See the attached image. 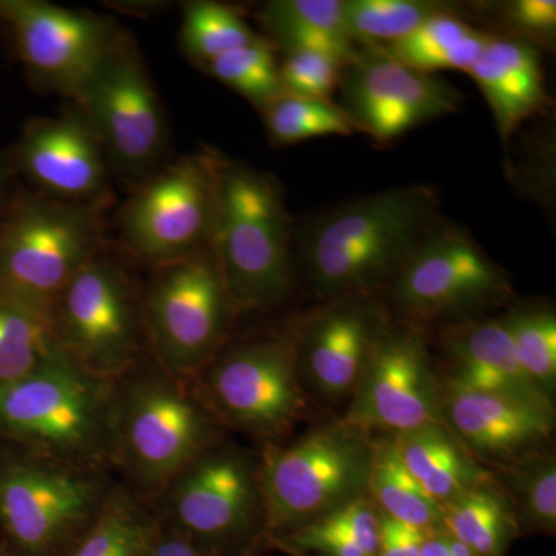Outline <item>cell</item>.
<instances>
[{
	"label": "cell",
	"instance_id": "6da1fadb",
	"mask_svg": "<svg viewBox=\"0 0 556 556\" xmlns=\"http://www.w3.org/2000/svg\"><path fill=\"white\" fill-rule=\"evenodd\" d=\"M433 190L365 197L314 222L302 240L311 285L325 299L365 298L394 278L434 229Z\"/></svg>",
	"mask_w": 556,
	"mask_h": 556
},
{
	"label": "cell",
	"instance_id": "7a4b0ae2",
	"mask_svg": "<svg viewBox=\"0 0 556 556\" xmlns=\"http://www.w3.org/2000/svg\"><path fill=\"white\" fill-rule=\"evenodd\" d=\"M115 409V380L58 350L31 375L0 386V444L113 473Z\"/></svg>",
	"mask_w": 556,
	"mask_h": 556
},
{
	"label": "cell",
	"instance_id": "3957f363",
	"mask_svg": "<svg viewBox=\"0 0 556 556\" xmlns=\"http://www.w3.org/2000/svg\"><path fill=\"white\" fill-rule=\"evenodd\" d=\"M115 382L113 473L152 504L182 468L223 439V427L189 379L152 358Z\"/></svg>",
	"mask_w": 556,
	"mask_h": 556
},
{
	"label": "cell",
	"instance_id": "277c9868",
	"mask_svg": "<svg viewBox=\"0 0 556 556\" xmlns=\"http://www.w3.org/2000/svg\"><path fill=\"white\" fill-rule=\"evenodd\" d=\"M211 251L237 313H266L294 287L291 225L276 178L223 156Z\"/></svg>",
	"mask_w": 556,
	"mask_h": 556
},
{
	"label": "cell",
	"instance_id": "5b68a950",
	"mask_svg": "<svg viewBox=\"0 0 556 556\" xmlns=\"http://www.w3.org/2000/svg\"><path fill=\"white\" fill-rule=\"evenodd\" d=\"M105 204H73L17 182L0 217V294L50 320L72 278L110 243Z\"/></svg>",
	"mask_w": 556,
	"mask_h": 556
},
{
	"label": "cell",
	"instance_id": "8992f818",
	"mask_svg": "<svg viewBox=\"0 0 556 556\" xmlns=\"http://www.w3.org/2000/svg\"><path fill=\"white\" fill-rule=\"evenodd\" d=\"M115 475L0 444V541L16 556H65L101 514Z\"/></svg>",
	"mask_w": 556,
	"mask_h": 556
},
{
	"label": "cell",
	"instance_id": "52a82bcc",
	"mask_svg": "<svg viewBox=\"0 0 556 556\" xmlns=\"http://www.w3.org/2000/svg\"><path fill=\"white\" fill-rule=\"evenodd\" d=\"M152 507L161 525L207 556H251L265 544L262 457L219 439L172 479Z\"/></svg>",
	"mask_w": 556,
	"mask_h": 556
},
{
	"label": "cell",
	"instance_id": "ba28073f",
	"mask_svg": "<svg viewBox=\"0 0 556 556\" xmlns=\"http://www.w3.org/2000/svg\"><path fill=\"white\" fill-rule=\"evenodd\" d=\"M58 348L91 375L118 380L148 361L142 281L109 243L61 292L50 313Z\"/></svg>",
	"mask_w": 556,
	"mask_h": 556
},
{
	"label": "cell",
	"instance_id": "9c48e42d",
	"mask_svg": "<svg viewBox=\"0 0 556 556\" xmlns=\"http://www.w3.org/2000/svg\"><path fill=\"white\" fill-rule=\"evenodd\" d=\"M300 372L299 331L291 329L226 343L189 380L223 428L266 447L278 444L308 413Z\"/></svg>",
	"mask_w": 556,
	"mask_h": 556
},
{
	"label": "cell",
	"instance_id": "30bf717a",
	"mask_svg": "<svg viewBox=\"0 0 556 556\" xmlns=\"http://www.w3.org/2000/svg\"><path fill=\"white\" fill-rule=\"evenodd\" d=\"M222 159L201 150L170 160L131 189L115 215L119 254L152 270L211 248Z\"/></svg>",
	"mask_w": 556,
	"mask_h": 556
},
{
	"label": "cell",
	"instance_id": "8fae6325",
	"mask_svg": "<svg viewBox=\"0 0 556 556\" xmlns=\"http://www.w3.org/2000/svg\"><path fill=\"white\" fill-rule=\"evenodd\" d=\"M265 544L367 493L371 441L342 422L262 453Z\"/></svg>",
	"mask_w": 556,
	"mask_h": 556
},
{
	"label": "cell",
	"instance_id": "7c38bea8",
	"mask_svg": "<svg viewBox=\"0 0 556 556\" xmlns=\"http://www.w3.org/2000/svg\"><path fill=\"white\" fill-rule=\"evenodd\" d=\"M237 317L211 248L142 281L149 357L177 378L192 379L217 356Z\"/></svg>",
	"mask_w": 556,
	"mask_h": 556
},
{
	"label": "cell",
	"instance_id": "4fadbf2b",
	"mask_svg": "<svg viewBox=\"0 0 556 556\" xmlns=\"http://www.w3.org/2000/svg\"><path fill=\"white\" fill-rule=\"evenodd\" d=\"M73 105L97 135L112 178L127 192L169 163L166 113L129 31Z\"/></svg>",
	"mask_w": 556,
	"mask_h": 556
},
{
	"label": "cell",
	"instance_id": "5bb4252c",
	"mask_svg": "<svg viewBox=\"0 0 556 556\" xmlns=\"http://www.w3.org/2000/svg\"><path fill=\"white\" fill-rule=\"evenodd\" d=\"M0 31L33 89L73 104L127 30L89 11L43 0H0Z\"/></svg>",
	"mask_w": 556,
	"mask_h": 556
},
{
	"label": "cell",
	"instance_id": "9a60e30c",
	"mask_svg": "<svg viewBox=\"0 0 556 556\" xmlns=\"http://www.w3.org/2000/svg\"><path fill=\"white\" fill-rule=\"evenodd\" d=\"M339 422L365 437L372 431L399 434L444 424L441 387L415 332L388 324L380 329L353 402Z\"/></svg>",
	"mask_w": 556,
	"mask_h": 556
},
{
	"label": "cell",
	"instance_id": "2e32d148",
	"mask_svg": "<svg viewBox=\"0 0 556 556\" xmlns=\"http://www.w3.org/2000/svg\"><path fill=\"white\" fill-rule=\"evenodd\" d=\"M503 269L466 232L434 228L391 283L394 305L433 318L493 305L510 295Z\"/></svg>",
	"mask_w": 556,
	"mask_h": 556
},
{
	"label": "cell",
	"instance_id": "e0dca14e",
	"mask_svg": "<svg viewBox=\"0 0 556 556\" xmlns=\"http://www.w3.org/2000/svg\"><path fill=\"white\" fill-rule=\"evenodd\" d=\"M17 182L40 195L73 204L109 206L108 159L76 105L54 118H33L5 150Z\"/></svg>",
	"mask_w": 556,
	"mask_h": 556
},
{
	"label": "cell",
	"instance_id": "ac0fdd59",
	"mask_svg": "<svg viewBox=\"0 0 556 556\" xmlns=\"http://www.w3.org/2000/svg\"><path fill=\"white\" fill-rule=\"evenodd\" d=\"M343 110L379 142H390L460 108V91L430 73L401 64L380 47L358 51L343 70Z\"/></svg>",
	"mask_w": 556,
	"mask_h": 556
},
{
	"label": "cell",
	"instance_id": "d6986e66",
	"mask_svg": "<svg viewBox=\"0 0 556 556\" xmlns=\"http://www.w3.org/2000/svg\"><path fill=\"white\" fill-rule=\"evenodd\" d=\"M441 412L467 452L489 459L514 460L535 452L554 431V413L452 378L441 387Z\"/></svg>",
	"mask_w": 556,
	"mask_h": 556
},
{
	"label": "cell",
	"instance_id": "ffe728a7",
	"mask_svg": "<svg viewBox=\"0 0 556 556\" xmlns=\"http://www.w3.org/2000/svg\"><path fill=\"white\" fill-rule=\"evenodd\" d=\"M386 324L365 298L340 299L299 331L300 368L329 401L351 396Z\"/></svg>",
	"mask_w": 556,
	"mask_h": 556
},
{
	"label": "cell",
	"instance_id": "44dd1931",
	"mask_svg": "<svg viewBox=\"0 0 556 556\" xmlns=\"http://www.w3.org/2000/svg\"><path fill=\"white\" fill-rule=\"evenodd\" d=\"M450 378L467 387L492 391L554 413L552 399L544 394L519 365L506 318L473 321L450 329Z\"/></svg>",
	"mask_w": 556,
	"mask_h": 556
},
{
	"label": "cell",
	"instance_id": "7402d4cb",
	"mask_svg": "<svg viewBox=\"0 0 556 556\" xmlns=\"http://www.w3.org/2000/svg\"><path fill=\"white\" fill-rule=\"evenodd\" d=\"M468 73L489 102L504 138L546 104L540 58L535 47L522 40L489 35Z\"/></svg>",
	"mask_w": 556,
	"mask_h": 556
},
{
	"label": "cell",
	"instance_id": "603a6c76",
	"mask_svg": "<svg viewBox=\"0 0 556 556\" xmlns=\"http://www.w3.org/2000/svg\"><path fill=\"white\" fill-rule=\"evenodd\" d=\"M391 439L412 477L439 506L468 490L493 484V478L475 463L445 424H431Z\"/></svg>",
	"mask_w": 556,
	"mask_h": 556
},
{
	"label": "cell",
	"instance_id": "cb8c5ba5",
	"mask_svg": "<svg viewBox=\"0 0 556 556\" xmlns=\"http://www.w3.org/2000/svg\"><path fill=\"white\" fill-rule=\"evenodd\" d=\"M258 21L283 51H324L346 64L361 51L348 33L343 0H273Z\"/></svg>",
	"mask_w": 556,
	"mask_h": 556
},
{
	"label": "cell",
	"instance_id": "d4e9b609",
	"mask_svg": "<svg viewBox=\"0 0 556 556\" xmlns=\"http://www.w3.org/2000/svg\"><path fill=\"white\" fill-rule=\"evenodd\" d=\"M380 518L379 508L364 493L270 546L294 555L378 556Z\"/></svg>",
	"mask_w": 556,
	"mask_h": 556
},
{
	"label": "cell",
	"instance_id": "484cf974",
	"mask_svg": "<svg viewBox=\"0 0 556 556\" xmlns=\"http://www.w3.org/2000/svg\"><path fill=\"white\" fill-rule=\"evenodd\" d=\"M367 495L388 518L427 533L444 529L441 506L412 477L393 439L371 441Z\"/></svg>",
	"mask_w": 556,
	"mask_h": 556
},
{
	"label": "cell",
	"instance_id": "4316f807",
	"mask_svg": "<svg viewBox=\"0 0 556 556\" xmlns=\"http://www.w3.org/2000/svg\"><path fill=\"white\" fill-rule=\"evenodd\" d=\"M489 35L471 28L447 10L434 14L404 39L380 47L393 60L422 73L438 70L468 72L484 49Z\"/></svg>",
	"mask_w": 556,
	"mask_h": 556
},
{
	"label": "cell",
	"instance_id": "83f0119b",
	"mask_svg": "<svg viewBox=\"0 0 556 556\" xmlns=\"http://www.w3.org/2000/svg\"><path fill=\"white\" fill-rule=\"evenodd\" d=\"M156 527L152 504L115 479L101 514L65 556H142Z\"/></svg>",
	"mask_w": 556,
	"mask_h": 556
},
{
	"label": "cell",
	"instance_id": "f1b7e54d",
	"mask_svg": "<svg viewBox=\"0 0 556 556\" xmlns=\"http://www.w3.org/2000/svg\"><path fill=\"white\" fill-rule=\"evenodd\" d=\"M441 511L445 532L478 556H503L518 529L514 508L493 484L468 490Z\"/></svg>",
	"mask_w": 556,
	"mask_h": 556
},
{
	"label": "cell",
	"instance_id": "f546056e",
	"mask_svg": "<svg viewBox=\"0 0 556 556\" xmlns=\"http://www.w3.org/2000/svg\"><path fill=\"white\" fill-rule=\"evenodd\" d=\"M58 350L49 318L0 294V386L31 375Z\"/></svg>",
	"mask_w": 556,
	"mask_h": 556
},
{
	"label": "cell",
	"instance_id": "4dcf8cb0",
	"mask_svg": "<svg viewBox=\"0 0 556 556\" xmlns=\"http://www.w3.org/2000/svg\"><path fill=\"white\" fill-rule=\"evenodd\" d=\"M262 38L233 7L208 0H195L182 5L179 42L186 56L197 67L203 68L223 54Z\"/></svg>",
	"mask_w": 556,
	"mask_h": 556
},
{
	"label": "cell",
	"instance_id": "1f68e13d",
	"mask_svg": "<svg viewBox=\"0 0 556 556\" xmlns=\"http://www.w3.org/2000/svg\"><path fill=\"white\" fill-rule=\"evenodd\" d=\"M343 7L351 39L367 47L404 39L431 16L447 10L426 0H346Z\"/></svg>",
	"mask_w": 556,
	"mask_h": 556
},
{
	"label": "cell",
	"instance_id": "d6a6232c",
	"mask_svg": "<svg viewBox=\"0 0 556 556\" xmlns=\"http://www.w3.org/2000/svg\"><path fill=\"white\" fill-rule=\"evenodd\" d=\"M270 141L277 146L295 144L305 139L358 131L350 115L329 100L281 94L262 110Z\"/></svg>",
	"mask_w": 556,
	"mask_h": 556
},
{
	"label": "cell",
	"instance_id": "836d02e7",
	"mask_svg": "<svg viewBox=\"0 0 556 556\" xmlns=\"http://www.w3.org/2000/svg\"><path fill=\"white\" fill-rule=\"evenodd\" d=\"M203 70L260 110L285 94L276 53L266 38L229 51Z\"/></svg>",
	"mask_w": 556,
	"mask_h": 556
},
{
	"label": "cell",
	"instance_id": "e575fe53",
	"mask_svg": "<svg viewBox=\"0 0 556 556\" xmlns=\"http://www.w3.org/2000/svg\"><path fill=\"white\" fill-rule=\"evenodd\" d=\"M506 324L519 365L530 380L551 397L556 383V317L544 308L508 314Z\"/></svg>",
	"mask_w": 556,
	"mask_h": 556
},
{
	"label": "cell",
	"instance_id": "d590c367",
	"mask_svg": "<svg viewBox=\"0 0 556 556\" xmlns=\"http://www.w3.org/2000/svg\"><path fill=\"white\" fill-rule=\"evenodd\" d=\"M508 481L519 510L536 530L554 532L556 526L555 457L530 452L511 460Z\"/></svg>",
	"mask_w": 556,
	"mask_h": 556
},
{
	"label": "cell",
	"instance_id": "8d00e7d4",
	"mask_svg": "<svg viewBox=\"0 0 556 556\" xmlns=\"http://www.w3.org/2000/svg\"><path fill=\"white\" fill-rule=\"evenodd\" d=\"M346 62L314 50L285 51L278 62L281 87L287 94L329 100L342 80Z\"/></svg>",
	"mask_w": 556,
	"mask_h": 556
},
{
	"label": "cell",
	"instance_id": "74e56055",
	"mask_svg": "<svg viewBox=\"0 0 556 556\" xmlns=\"http://www.w3.org/2000/svg\"><path fill=\"white\" fill-rule=\"evenodd\" d=\"M500 21L508 30L517 31L522 42L548 46L556 35L555 0H514L501 7Z\"/></svg>",
	"mask_w": 556,
	"mask_h": 556
},
{
	"label": "cell",
	"instance_id": "f35d334b",
	"mask_svg": "<svg viewBox=\"0 0 556 556\" xmlns=\"http://www.w3.org/2000/svg\"><path fill=\"white\" fill-rule=\"evenodd\" d=\"M427 532L382 515L378 556H420Z\"/></svg>",
	"mask_w": 556,
	"mask_h": 556
},
{
	"label": "cell",
	"instance_id": "ab89813d",
	"mask_svg": "<svg viewBox=\"0 0 556 556\" xmlns=\"http://www.w3.org/2000/svg\"><path fill=\"white\" fill-rule=\"evenodd\" d=\"M142 556H207L195 544L164 525L159 527Z\"/></svg>",
	"mask_w": 556,
	"mask_h": 556
},
{
	"label": "cell",
	"instance_id": "60d3db41",
	"mask_svg": "<svg viewBox=\"0 0 556 556\" xmlns=\"http://www.w3.org/2000/svg\"><path fill=\"white\" fill-rule=\"evenodd\" d=\"M420 556H478L464 546L457 543L455 538L448 535L444 529L428 532L426 541H424L422 551Z\"/></svg>",
	"mask_w": 556,
	"mask_h": 556
},
{
	"label": "cell",
	"instance_id": "b9f144b4",
	"mask_svg": "<svg viewBox=\"0 0 556 556\" xmlns=\"http://www.w3.org/2000/svg\"><path fill=\"white\" fill-rule=\"evenodd\" d=\"M16 186L17 179L11 170L9 159H7L5 150H3V152H0V217L9 206Z\"/></svg>",
	"mask_w": 556,
	"mask_h": 556
},
{
	"label": "cell",
	"instance_id": "7bdbcfd3",
	"mask_svg": "<svg viewBox=\"0 0 556 556\" xmlns=\"http://www.w3.org/2000/svg\"><path fill=\"white\" fill-rule=\"evenodd\" d=\"M0 556H16L13 552L10 551L9 546H7L3 541H0Z\"/></svg>",
	"mask_w": 556,
	"mask_h": 556
},
{
	"label": "cell",
	"instance_id": "ee69618b",
	"mask_svg": "<svg viewBox=\"0 0 556 556\" xmlns=\"http://www.w3.org/2000/svg\"><path fill=\"white\" fill-rule=\"evenodd\" d=\"M300 556H306V555H300Z\"/></svg>",
	"mask_w": 556,
	"mask_h": 556
}]
</instances>
